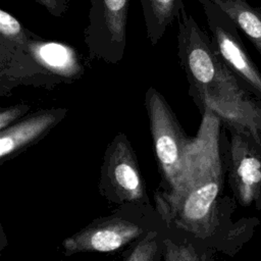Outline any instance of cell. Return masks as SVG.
<instances>
[{
  "label": "cell",
  "instance_id": "14",
  "mask_svg": "<svg viewBox=\"0 0 261 261\" xmlns=\"http://www.w3.org/2000/svg\"><path fill=\"white\" fill-rule=\"evenodd\" d=\"M238 173L244 184H257L261 180V164L256 158L246 157L241 161Z\"/></svg>",
  "mask_w": 261,
  "mask_h": 261
},
{
  "label": "cell",
  "instance_id": "16",
  "mask_svg": "<svg viewBox=\"0 0 261 261\" xmlns=\"http://www.w3.org/2000/svg\"><path fill=\"white\" fill-rule=\"evenodd\" d=\"M52 16L62 17L68 9L70 0H35Z\"/></svg>",
  "mask_w": 261,
  "mask_h": 261
},
{
  "label": "cell",
  "instance_id": "2",
  "mask_svg": "<svg viewBox=\"0 0 261 261\" xmlns=\"http://www.w3.org/2000/svg\"><path fill=\"white\" fill-rule=\"evenodd\" d=\"M85 63L67 43L48 40L0 10V95L19 86L53 88L80 80Z\"/></svg>",
  "mask_w": 261,
  "mask_h": 261
},
{
  "label": "cell",
  "instance_id": "5",
  "mask_svg": "<svg viewBox=\"0 0 261 261\" xmlns=\"http://www.w3.org/2000/svg\"><path fill=\"white\" fill-rule=\"evenodd\" d=\"M84 42L91 59L114 65L119 63L126 45L129 0H89Z\"/></svg>",
  "mask_w": 261,
  "mask_h": 261
},
{
  "label": "cell",
  "instance_id": "9",
  "mask_svg": "<svg viewBox=\"0 0 261 261\" xmlns=\"http://www.w3.org/2000/svg\"><path fill=\"white\" fill-rule=\"evenodd\" d=\"M65 108L43 109L0 130V158L2 161L16 154L48 133L66 115Z\"/></svg>",
  "mask_w": 261,
  "mask_h": 261
},
{
  "label": "cell",
  "instance_id": "12",
  "mask_svg": "<svg viewBox=\"0 0 261 261\" xmlns=\"http://www.w3.org/2000/svg\"><path fill=\"white\" fill-rule=\"evenodd\" d=\"M162 241L160 233L150 230L144 238L130 247L121 261H160L162 257Z\"/></svg>",
  "mask_w": 261,
  "mask_h": 261
},
{
  "label": "cell",
  "instance_id": "3",
  "mask_svg": "<svg viewBox=\"0 0 261 261\" xmlns=\"http://www.w3.org/2000/svg\"><path fill=\"white\" fill-rule=\"evenodd\" d=\"M177 21L178 60L190 85L189 94L195 102L243 96L239 81L220 57L212 39L186 7Z\"/></svg>",
  "mask_w": 261,
  "mask_h": 261
},
{
  "label": "cell",
  "instance_id": "1",
  "mask_svg": "<svg viewBox=\"0 0 261 261\" xmlns=\"http://www.w3.org/2000/svg\"><path fill=\"white\" fill-rule=\"evenodd\" d=\"M203 108L200 128L187 150L176 182L155 193L156 210L165 224L196 237L209 232L219 193L218 119L211 109Z\"/></svg>",
  "mask_w": 261,
  "mask_h": 261
},
{
  "label": "cell",
  "instance_id": "6",
  "mask_svg": "<svg viewBox=\"0 0 261 261\" xmlns=\"http://www.w3.org/2000/svg\"><path fill=\"white\" fill-rule=\"evenodd\" d=\"M101 190L119 204L149 205L135 152L124 134H117L108 145L101 170Z\"/></svg>",
  "mask_w": 261,
  "mask_h": 261
},
{
  "label": "cell",
  "instance_id": "13",
  "mask_svg": "<svg viewBox=\"0 0 261 261\" xmlns=\"http://www.w3.org/2000/svg\"><path fill=\"white\" fill-rule=\"evenodd\" d=\"M162 248L164 261H206L189 242L175 243L170 239H163Z\"/></svg>",
  "mask_w": 261,
  "mask_h": 261
},
{
  "label": "cell",
  "instance_id": "15",
  "mask_svg": "<svg viewBox=\"0 0 261 261\" xmlns=\"http://www.w3.org/2000/svg\"><path fill=\"white\" fill-rule=\"evenodd\" d=\"M30 109L27 104H17L7 108H2L0 111V130L13 124L18 118L23 116Z\"/></svg>",
  "mask_w": 261,
  "mask_h": 261
},
{
  "label": "cell",
  "instance_id": "10",
  "mask_svg": "<svg viewBox=\"0 0 261 261\" xmlns=\"http://www.w3.org/2000/svg\"><path fill=\"white\" fill-rule=\"evenodd\" d=\"M141 5L147 39L152 46L159 43L185 7L182 0H141Z\"/></svg>",
  "mask_w": 261,
  "mask_h": 261
},
{
  "label": "cell",
  "instance_id": "8",
  "mask_svg": "<svg viewBox=\"0 0 261 261\" xmlns=\"http://www.w3.org/2000/svg\"><path fill=\"white\" fill-rule=\"evenodd\" d=\"M149 231L142 223L123 216L102 217L66 238L62 250L66 256L115 252L135 245Z\"/></svg>",
  "mask_w": 261,
  "mask_h": 261
},
{
  "label": "cell",
  "instance_id": "7",
  "mask_svg": "<svg viewBox=\"0 0 261 261\" xmlns=\"http://www.w3.org/2000/svg\"><path fill=\"white\" fill-rule=\"evenodd\" d=\"M206 16L211 39L220 57L247 88L261 97V72L252 60L234 21L213 1L198 0Z\"/></svg>",
  "mask_w": 261,
  "mask_h": 261
},
{
  "label": "cell",
  "instance_id": "4",
  "mask_svg": "<svg viewBox=\"0 0 261 261\" xmlns=\"http://www.w3.org/2000/svg\"><path fill=\"white\" fill-rule=\"evenodd\" d=\"M145 106L156 159L169 189L181 171L192 138L186 136L172 109L157 89L150 87L146 91Z\"/></svg>",
  "mask_w": 261,
  "mask_h": 261
},
{
  "label": "cell",
  "instance_id": "11",
  "mask_svg": "<svg viewBox=\"0 0 261 261\" xmlns=\"http://www.w3.org/2000/svg\"><path fill=\"white\" fill-rule=\"evenodd\" d=\"M218 5L247 36L261 55V7L247 0H211Z\"/></svg>",
  "mask_w": 261,
  "mask_h": 261
}]
</instances>
